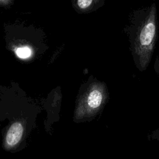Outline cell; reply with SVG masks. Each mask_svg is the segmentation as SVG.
<instances>
[{
	"instance_id": "7a4b0ae2",
	"label": "cell",
	"mask_w": 159,
	"mask_h": 159,
	"mask_svg": "<svg viewBox=\"0 0 159 159\" xmlns=\"http://www.w3.org/2000/svg\"><path fill=\"white\" fill-rule=\"evenodd\" d=\"M24 129L20 122H14L7 129L2 143L3 148L11 153L20 151L25 147L24 143Z\"/></svg>"
},
{
	"instance_id": "3957f363",
	"label": "cell",
	"mask_w": 159,
	"mask_h": 159,
	"mask_svg": "<svg viewBox=\"0 0 159 159\" xmlns=\"http://www.w3.org/2000/svg\"><path fill=\"white\" fill-rule=\"evenodd\" d=\"M16 54L21 58H26L30 55L31 50L27 47H20L16 50Z\"/></svg>"
},
{
	"instance_id": "277c9868",
	"label": "cell",
	"mask_w": 159,
	"mask_h": 159,
	"mask_svg": "<svg viewBox=\"0 0 159 159\" xmlns=\"http://www.w3.org/2000/svg\"><path fill=\"white\" fill-rule=\"evenodd\" d=\"M94 3V1L93 0H78L77 1V4L78 6L83 9L88 8Z\"/></svg>"
},
{
	"instance_id": "6da1fadb",
	"label": "cell",
	"mask_w": 159,
	"mask_h": 159,
	"mask_svg": "<svg viewBox=\"0 0 159 159\" xmlns=\"http://www.w3.org/2000/svg\"><path fill=\"white\" fill-rule=\"evenodd\" d=\"M123 31L129 42V51L140 71L149 66L159 35V25L155 2L132 10Z\"/></svg>"
}]
</instances>
